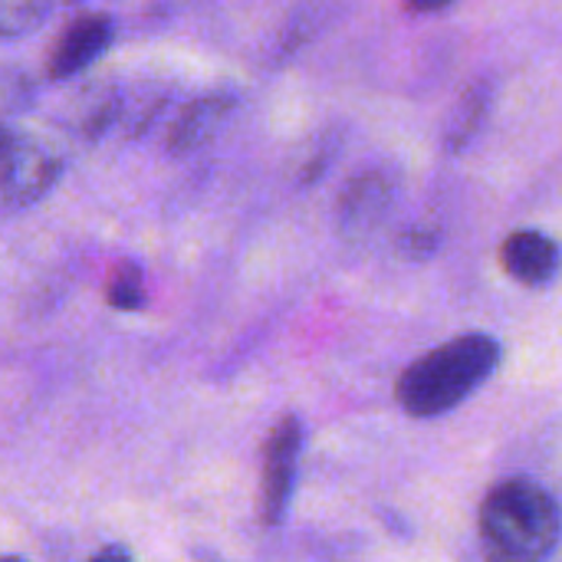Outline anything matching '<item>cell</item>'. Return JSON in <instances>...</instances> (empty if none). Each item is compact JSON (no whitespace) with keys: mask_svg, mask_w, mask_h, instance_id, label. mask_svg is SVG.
I'll list each match as a JSON object with an SVG mask.
<instances>
[{"mask_svg":"<svg viewBox=\"0 0 562 562\" xmlns=\"http://www.w3.org/2000/svg\"><path fill=\"white\" fill-rule=\"evenodd\" d=\"M501 356V342L484 333L458 336L412 362L395 385V398L412 418H438L454 412L497 372Z\"/></svg>","mask_w":562,"mask_h":562,"instance_id":"cell-1","label":"cell"},{"mask_svg":"<svg viewBox=\"0 0 562 562\" xmlns=\"http://www.w3.org/2000/svg\"><path fill=\"white\" fill-rule=\"evenodd\" d=\"M481 533L504 560H543L560 547V504L533 481H504L481 507Z\"/></svg>","mask_w":562,"mask_h":562,"instance_id":"cell-2","label":"cell"},{"mask_svg":"<svg viewBox=\"0 0 562 562\" xmlns=\"http://www.w3.org/2000/svg\"><path fill=\"white\" fill-rule=\"evenodd\" d=\"M300 451H303V422L296 415H283L267 438L263 448V471H260V520L267 527H280L286 510H290V497H293V484H296V464H300Z\"/></svg>","mask_w":562,"mask_h":562,"instance_id":"cell-3","label":"cell"},{"mask_svg":"<svg viewBox=\"0 0 562 562\" xmlns=\"http://www.w3.org/2000/svg\"><path fill=\"white\" fill-rule=\"evenodd\" d=\"M63 175V161L40 142H23L10 148L7 161L0 165V201L13 211L43 201Z\"/></svg>","mask_w":562,"mask_h":562,"instance_id":"cell-4","label":"cell"},{"mask_svg":"<svg viewBox=\"0 0 562 562\" xmlns=\"http://www.w3.org/2000/svg\"><path fill=\"white\" fill-rule=\"evenodd\" d=\"M115 26L105 13H86L76 16L49 46L46 53V76L53 82L72 79L76 72L89 69L109 46H112Z\"/></svg>","mask_w":562,"mask_h":562,"instance_id":"cell-5","label":"cell"},{"mask_svg":"<svg viewBox=\"0 0 562 562\" xmlns=\"http://www.w3.org/2000/svg\"><path fill=\"white\" fill-rule=\"evenodd\" d=\"M395 198V181L385 171H366L359 175L339 198V231L346 237H362L375 224H382L385 211L392 207Z\"/></svg>","mask_w":562,"mask_h":562,"instance_id":"cell-6","label":"cell"},{"mask_svg":"<svg viewBox=\"0 0 562 562\" xmlns=\"http://www.w3.org/2000/svg\"><path fill=\"white\" fill-rule=\"evenodd\" d=\"M504 270L524 286H547L560 273V244L540 231H517L501 247Z\"/></svg>","mask_w":562,"mask_h":562,"instance_id":"cell-7","label":"cell"},{"mask_svg":"<svg viewBox=\"0 0 562 562\" xmlns=\"http://www.w3.org/2000/svg\"><path fill=\"white\" fill-rule=\"evenodd\" d=\"M231 109H234L231 95H201V99L188 102L168 128V151L191 155L194 148H201L221 128V122L227 119Z\"/></svg>","mask_w":562,"mask_h":562,"instance_id":"cell-8","label":"cell"},{"mask_svg":"<svg viewBox=\"0 0 562 562\" xmlns=\"http://www.w3.org/2000/svg\"><path fill=\"white\" fill-rule=\"evenodd\" d=\"M59 0H0V40H23L36 33Z\"/></svg>","mask_w":562,"mask_h":562,"instance_id":"cell-9","label":"cell"},{"mask_svg":"<svg viewBox=\"0 0 562 562\" xmlns=\"http://www.w3.org/2000/svg\"><path fill=\"white\" fill-rule=\"evenodd\" d=\"M105 303L119 313H135L145 306V273L135 260H119L105 280Z\"/></svg>","mask_w":562,"mask_h":562,"instance_id":"cell-10","label":"cell"},{"mask_svg":"<svg viewBox=\"0 0 562 562\" xmlns=\"http://www.w3.org/2000/svg\"><path fill=\"white\" fill-rule=\"evenodd\" d=\"M408 3V10H415V13H435V10H445L448 3H454V0H405Z\"/></svg>","mask_w":562,"mask_h":562,"instance_id":"cell-11","label":"cell"},{"mask_svg":"<svg viewBox=\"0 0 562 562\" xmlns=\"http://www.w3.org/2000/svg\"><path fill=\"white\" fill-rule=\"evenodd\" d=\"M92 560H132V550L128 547H102L92 553Z\"/></svg>","mask_w":562,"mask_h":562,"instance_id":"cell-12","label":"cell"},{"mask_svg":"<svg viewBox=\"0 0 562 562\" xmlns=\"http://www.w3.org/2000/svg\"><path fill=\"white\" fill-rule=\"evenodd\" d=\"M402 244H412V247H418L422 254H431V250H435V237H431V234H408Z\"/></svg>","mask_w":562,"mask_h":562,"instance_id":"cell-13","label":"cell"},{"mask_svg":"<svg viewBox=\"0 0 562 562\" xmlns=\"http://www.w3.org/2000/svg\"><path fill=\"white\" fill-rule=\"evenodd\" d=\"M13 145H16V132H10V128L0 122V165L7 161V155H10Z\"/></svg>","mask_w":562,"mask_h":562,"instance_id":"cell-14","label":"cell"},{"mask_svg":"<svg viewBox=\"0 0 562 562\" xmlns=\"http://www.w3.org/2000/svg\"><path fill=\"white\" fill-rule=\"evenodd\" d=\"M59 3H79V0H59Z\"/></svg>","mask_w":562,"mask_h":562,"instance_id":"cell-15","label":"cell"}]
</instances>
